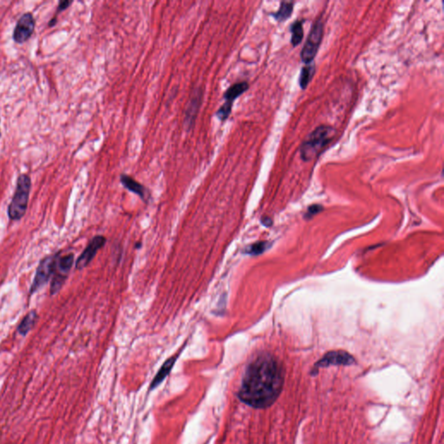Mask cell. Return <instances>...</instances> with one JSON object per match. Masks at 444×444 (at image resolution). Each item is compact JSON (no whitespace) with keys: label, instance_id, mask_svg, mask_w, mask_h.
Segmentation results:
<instances>
[{"label":"cell","instance_id":"9c48e42d","mask_svg":"<svg viewBox=\"0 0 444 444\" xmlns=\"http://www.w3.org/2000/svg\"><path fill=\"white\" fill-rule=\"evenodd\" d=\"M354 363V358L345 351H330L325 355L317 364L318 367H327L330 365H350Z\"/></svg>","mask_w":444,"mask_h":444},{"label":"cell","instance_id":"5bb4252c","mask_svg":"<svg viewBox=\"0 0 444 444\" xmlns=\"http://www.w3.org/2000/svg\"><path fill=\"white\" fill-rule=\"evenodd\" d=\"M315 73V65L313 63L304 65L301 70L300 77V85L302 90L306 89L308 84H310L312 77Z\"/></svg>","mask_w":444,"mask_h":444},{"label":"cell","instance_id":"ac0fdd59","mask_svg":"<svg viewBox=\"0 0 444 444\" xmlns=\"http://www.w3.org/2000/svg\"><path fill=\"white\" fill-rule=\"evenodd\" d=\"M72 1H70V0H61V1H59L58 5H57V12L55 13L54 17H55V18H57V15H58L59 12H63V11L66 10L67 8L70 7V5L72 4Z\"/></svg>","mask_w":444,"mask_h":444},{"label":"cell","instance_id":"7a4b0ae2","mask_svg":"<svg viewBox=\"0 0 444 444\" xmlns=\"http://www.w3.org/2000/svg\"><path fill=\"white\" fill-rule=\"evenodd\" d=\"M31 190V176L21 174L17 179L15 192L8 207V216L10 220H21L26 213L28 201Z\"/></svg>","mask_w":444,"mask_h":444},{"label":"cell","instance_id":"8992f818","mask_svg":"<svg viewBox=\"0 0 444 444\" xmlns=\"http://www.w3.org/2000/svg\"><path fill=\"white\" fill-rule=\"evenodd\" d=\"M36 26V20L31 12H24L16 23L12 32L13 40L18 44L26 42L33 34Z\"/></svg>","mask_w":444,"mask_h":444},{"label":"cell","instance_id":"277c9868","mask_svg":"<svg viewBox=\"0 0 444 444\" xmlns=\"http://www.w3.org/2000/svg\"><path fill=\"white\" fill-rule=\"evenodd\" d=\"M60 253H56L43 258L36 270L34 280L30 289V295L46 285L49 279L53 276L57 269V262L60 258Z\"/></svg>","mask_w":444,"mask_h":444},{"label":"cell","instance_id":"3957f363","mask_svg":"<svg viewBox=\"0 0 444 444\" xmlns=\"http://www.w3.org/2000/svg\"><path fill=\"white\" fill-rule=\"evenodd\" d=\"M335 129L332 127L321 125L310 135L308 140H304L300 148V156L303 161H311L319 153L330 143L334 137Z\"/></svg>","mask_w":444,"mask_h":444},{"label":"cell","instance_id":"8fae6325","mask_svg":"<svg viewBox=\"0 0 444 444\" xmlns=\"http://www.w3.org/2000/svg\"><path fill=\"white\" fill-rule=\"evenodd\" d=\"M120 181L122 184V186L125 187L126 189L129 190L134 194H137L140 196L142 200H145L147 195H148V190L145 188L143 185L138 183L135 179L130 177L129 175H121Z\"/></svg>","mask_w":444,"mask_h":444},{"label":"cell","instance_id":"52a82bcc","mask_svg":"<svg viewBox=\"0 0 444 444\" xmlns=\"http://www.w3.org/2000/svg\"><path fill=\"white\" fill-rule=\"evenodd\" d=\"M203 90L201 87L195 88L193 90L192 95L190 96L189 102L187 103L186 110H185V117H184V127L187 131L193 129L198 112L203 100Z\"/></svg>","mask_w":444,"mask_h":444},{"label":"cell","instance_id":"6da1fadb","mask_svg":"<svg viewBox=\"0 0 444 444\" xmlns=\"http://www.w3.org/2000/svg\"><path fill=\"white\" fill-rule=\"evenodd\" d=\"M284 385V371L275 357L261 354L252 361L244 374L238 397L255 409L271 406Z\"/></svg>","mask_w":444,"mask_h":444},{"label":"cell","instance_id":"ffe728a7","mask_svg":"<svg viewBox=\"0 0 444 444\" xmlns=\"http://www.w3.org/2000/svg\"><path fill=\"white\" fill-rule=\"evenodd\" d=\"M0 137H1V129H0Z\"/></svg>","mask_w":444,"mask_h":444},{"label":"cell","instance_id":"9a60e30c","mask_svg":"<svg viewBox=\"0 0 444 444\" xmlns=\"http://www.w3.org/2000/svg\"><path fill=\"white\" fill-rule=\"evenodd\" d=\"M293 5L294 4L292 2H285V1L281 2L279 11L272 13L271 15L273 16L275 20H277L279 22L285 21L292 16V12H293Z\"/></svg>","mask_w":444,"mask_h":444},{"label":"cell","instance_id":"4fadbf2b","mask_svg":"<svg viewBox=\"0 0 444 444\" xmlns=\"http://www.w3.org/2000/svg\"><path fill=\"white\" fill-rule=\"evenodd\" d=\"M177 357H178V355H175L174 357H169L168 359L165 361V363H164L163 366L160 369L159 372L156 374L155 378L153 379L151 385H150V389H151V390H153L154 388H156V386H158L160 383H162V382L166 378V376L169 374L171 370L174 367V365H175V361L177 359Z\"/></svg>","mask_w":444,"mask_h":444},{"label":"cell","instance_id":"30bf717a","mask_svg":"<svg viewBox=\"0 0 444 444\" xmlns=\"http://www.w3.org/2000/svg\"><path fill=\"white\" fill-rule=\"evenodd\" d=\"M248 89H249V84L245 81L232 84L231 86L225 92L224 95H223V98L226 101L224 104L233 107L234 102L235 101L236 99L247 92Z\"/></svg>","mask_w":444,"mask_h":444},{"label":"cell","instance_id":"2e32d148","mask_svg":"<svg viewBox=\"0 0 444 444\" xmlns=\"http://www.w3.org/2000/svg\"><path fill=\"white\" fill-rule=\"evenodd\" d=\"M291 31H292V38H291V43H292L293 47H296L299 46L300 43L302 42V39L304 38V30H303V21L297 20L294 23L291 25Z\"/></svg>","mask_w":444,"mask_h":444},{"label":"cell","instance_id":"e0dca14e","mask_svg":"<svg viewBox=\"0 0 444 444\" xmlns=\"http://www.w3.org/2000/svg\"><path fill=\"white\" fill-rule=\"evenodd\" d=\"M266 242H257L254 245H251L250 247H247L246 254L252 255H260L266 250Z\"/></svg>","mask_w":444,"mask_h":444},{"label":"cell","instance_id":"d6986e66","mask_svg":"<svg viewBox=\"0 0 444 444\" xmlns=\"http://www.w3.org/2000/svg\"><path fill=\"white\" fill-rule=\"evenodd\" d=\"M319 210H320V206H312V207H311V208L309 209L308 213H309L310 215H313L314 213H317L318 212H319Z\"/></svg>","mask_w":444,"mask_h":444},{"label":"cell","instance_id":"ba28073f","mask_svg":"<svg viewBox=\"0 0 444 444\" xmlns=\"http://www.w3.org/2000/svg\"><path fill=\"white\" fill-rule=\"evenodd\" d=\"M105 243H106L105 237L102 235L95 236L82 253V255L77 258L76 262V269L82 270L86 267L92 261L96 253L105 245Z\"/></svg>","mask_w":444,"mask_h":444},{"label":"cell","instance_id":"5b68a950","mask_svg":"<svg viewBox=\"0 0 444 444\" xmlns=\"http://www.w3.org/2000/svg\"><path fill=\"white\" fill-rule=\"evenodd\" d=\"M324 34V25L322 21L318 20L312 27L308 35L306 42L301 51V60L304 64L308 65L313 63L316 55L319 51V46L322 41Z\"/></svg>","mask_w":444,"mask_h":444},{"label":"cell","instance_id":"7c38bea8","mask_svg":"<svg viewBox=\"0 0 444 444\" xmlns=\"http://www.w3.org/2000/svg\"><path fill=\"white\" fill-rule=\"evenodd\" d=\"M38 312L35 310H31L27 313L26 315L23 317V319L21 320V322L17 328V330L19 334L22 335L23 337L26 336L35 327L36 323L38 321Z\"/></svg>","mask_w":444,"mask_h":444}]
</instances>
